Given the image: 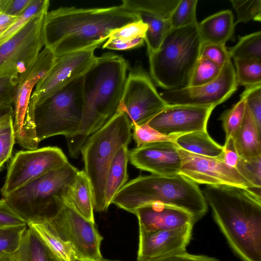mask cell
<instances>
[{
    "label": "cell",
    "mask_w": 261,
    "mask_h": 261,
    "mask_svg": "<svg viewBox=\"0 0 261 261\" xmlns=\"http://www.w3.org/2000/svg\"><path fill=\"white\" fill-rule=\"evenodd\" d=\"M61 200L86 219L95 222L93 191L90 180L84 170L77 172L65 190Z\"/></svg>",
    "instance_id": "44dd1931"
},
{
    "label": "cell",
    "mask_w": 261,
    "mask_h": 261,
    "mask_svg": "<svg viewBox=\"0 0 261 261\" xmlns=\"http://www.w3.org/2000/svg\"><path fill=\"white\" fill-rule=\"evenodd\" d=\"M129 151L128 145L122 147L116 153L109 167L106 176L104 192L106 211L112 204L116 194L127 181Z\"/></svg>",
    "instance_id": "d4e9b609"
},
{
    "label": "cell",
    "mask_w": 261,
    "mask_h": 261,
    "mask_svg": "<svg viewBox=\"0 0 261 261\" xmlns=\"http://www.w3.org/2000/svg\"><path fill=\"white\" fill-rule=\"evenodd\" d=\"M49 6V1L48 0H33L25 11L0 35V45L18 32L34 16L40 12L48 10Z\"/></svg>",
    "instance_id": "1f68e13d"
},
{
    "label": "cell",
    "mask_w": 261,
    "mask_h": 261,
    "mask_svg": "<svg viewBox=\"0 0 261 261\" xmlns=\"http://www.w3.org/2000/svg\"><path fill=\"white\" fill-rule=\"evenodd\" d=\"M246 109L244 98L236 103L231 108L224 112L220 117L226 135V140L234 137L242 123Z\"/></svg>",
    "instance_id": "836d02e7"
},
{
    "label": "cell",
    "mask_w": 261,
    "mask_h": 261,
    "mask_svg": "<svg viewBox=\"0 0 261 261\" xmlns=\"http://www.w3.org/2000/svg\"><path fill=\"white\" fill-rule=\"evenodd\" d=\"M144 38L140 37L129 43H116L108 40L102 45L103 48L116 50H125L138 48L144 44Z\"/></svg>",
    "instance_id": "681fc988"
},
{
    "label": "cell",
    "mask_w": 261,
    "mask_h": 261,
    "mask_svg": "<svg viewBox=\"0 0 261 261\" xmlns=\"http://www.w3.org/2000/svg\"><path fill=\"white\" fill-rule=\"evenodd\" d=\"M222 67L208 59L199 57L188 86H197L214 80L220 74Z\"/></svg>",
    "instance_id": "e575fe53"
},
{
    "label": "cell",
    "mask_w": 261,
    "mask_h": 261,
    "mask_svg": "<svg viewBox=\"0 0 261 261\" xmlns=\"http://www.w3.org/2000/svg\"><path fill=\"white\" fill-rule=\"evenodd\" d=\"M155 202L183 209L197 222L206 214L208 208L197 184L180 174L138 176L122 187L112 204L134 214L138 207Z\"/></svg>",
    "instance_id": "277c9868"
},
{
    "label": "cell",
    "mask_w": 261,
    "mask_h": 261,
    "mask_svg": "<svg viewBox=\"0 0 261 261\" xmlns=\"http://www.w3.org/2000/svg\"><path fill=\"white\" fill-rule=\"evenodd\" d=\"M237 15L234 25L240 22H247L251 20L261 21L260 0H231Z\"/></svg>",
    "instance_id": "f35d334b"
},
{
    "label": "cell",
    "mask_w": 261,
    "mask_h": 261,
    "mask_svg": "<svg viewBox=\"0 0 261 261\" xmlns=\"http://www.w3.org/2000/svg\"><path fill=\"white\" fill-rule=\"evenodd\" d=\"M178 149L174 142L148 144L130 150L129 160L136 168L152 174L177 175L181 166Z\"/></svg>",
    "instance_id": "d6986e66"
},
{
    "label": "cell",
    "mask_w": 261,
    "mask_h": 261,
    "mask_svg": "<svg viewBox=\"0 0 261 261\" xmlns=\"http://www.w3.org/2000/svg\"><path fill=\"white\" fill-rule=\"evenodd\" d=\"M235 68L229 60L214 80L197 86L164 90L160 95L168 105L214 106L228 99L237 90Z\"/></svg>",
    "instance_id": "9a60e30c"
},
{
    "label": "cell",
    "mask_w": 261,
    "mask_h": 261,
    "mask_svg": "<svg viewBox=\"0 0 261 261\" xmlns=\"http://www.w3.org/2000/svg\"><path fill=\"white\" fill-rule=\"evenodd\" d=\"M97 261H120L119 260H112L109 259H106L105 258H103L102 257L99 259Z\"/></svg>",
    "instance_id": "db71d44e"
},
{
    "label": "cell",
    "mask_w": 261,
    "mask_h": 261,
    "mask_svg": "<svg viewBox=\"0 0 261 261\" xmlns=\"http://www.w3.org/2000/svg\"><path fill=\"white\" fill-rule=\"evenodd\" d=\"M27 224L10 207L5 199H0V226H15Z\"/></svg>",
    "instance_id": "f6af8a7d"
},
{
    "label": "cell",
    "mask_w": 261,
    "mask_h": 261,
    "mask_svg": "<svg viewBox=\"0 0 261 261\" xmlns=\"http://www.w3.org/2000/svg\"><path fill=\"white\" fill-rule=\"evenodd\" d=\"M28 226L34 229L60 258L64 261H77L71 244L56 236L43 223L33 224Z\"/></svg>",
    "instance_id": "f1b7e54d"
},
{
    "label": "cell",
    "mask_w": 261,
    "mask_h": 261,
    "mask_svg": "<svg viewBox=\"0 0 261 261\" xmlns=\"http://www.w3.org/2000/svg\"><path fill=\"white\" fill-rule=\"evenodd\" d=\"M147 29V24L139 20L113 30L107 40L116 43H131L139 38H144Z\"/></svg>",
    "instance_id": "8d00e7d4"
},
{
    "label": "cell",
    "mask_w": 261,
    "mask_h": 261,
    "mask_svg": "<svg viewBox=\"0 0 261 261\" xmlns=\"http://www.w3.org/2000/svg\"><path fill=\"white\" fill-rule=\"evenodd\" d=\"M234 26L233 16L229 10L210 15L197 24L202 44L223 45L232 37Z\"/></svg>",
    "instance_id": "7402d4cb"
},
{
    "label": "cell",
    "mask_w": 261,
    "mask_h": 261,
    "mask_svg": "<svg viewBox=\"0 0 261 261\" xmlns=\"http://www.w3.org/2000/svg\"><path fill=\"white\" fill-rule=\"evenodd\" d=\"M15 252L0 253V261H16Z\"/></svg>",
    "instance_id": "f5cc1de1"
},
{
    "label": "cell",
    "mask_w": 261,
    "mask_h": 261,
    "mask_svg": "<svg viewBox=\"0 0 261 261\" xmlns=\"http://www.w3.org/2000/svg\"><path fill=\"white\" fill-rule=\"evenodd\" d=\"M240 97L245 99L247 108L261 130V84L246 87Z\"/></svg>",
    "instance_id": "b9f144b4"
},
{
    "label": "cell",
    "mask_w": 261,
    "mask_h": 261,
    "mask_svg": "<svg viewBox=\"0 0 261 261\" xmlns=\"http://www.w3.org/2000/svg\"><path fill=\"white\" fill-rule=\"evenodd\" d=\"M19 76L17 74L0 76V106L14 105Z\"/></svg>",
    "instance_id": "7bdbcfd3"
},
{
    "label": "cell",
    "mask_w": 261,
    "mask_h": 261,
    "mask_svg": "<svg viewBox=\"0 0 261 261\" xmlns=\"http://www.w3.org/2000/svg\"><path fill=\"white\" fill-rule=\"evenodd\" d=\"M138 14L121 5L106 8L61 7L46 15L44 46L56 57L98 48L111 32L139 20Z\"/></svg>",
    "instance_id": "6da1fadb"
},
{
    "label": "cell",
    "mask_w": 261,
    "mask_h": 261,
    "mask_svg": "<svg viewBox=\"0 0 261 261\" xmlns=\"http://www.w3.org/2000/svg\"><path fill=\"white\" fill-rule=\"evenodd\" d=\"M11 117H14V108L12 105L0 106V122ZM2 171L0 169V172Z\"/></svg>",
    "instance_id": "816d5d0a"
},
{
    "label": "cell",
    "mask_w": 261,
    "mask_h": 261,
    "mask_svg": "<svg viewBox=\"0 0 261 261\" xmlns=\"http://www.w3.org/2000/svg\"><path fill=\"white\" fill-rule=\"evenodd\" d=\"M167 106L150 77L141 68L129 73L117 111L125 115L131 129L135 125L148 122Z\"/></svg>",
    "instance_id": "7c38bea8"
},
{
    "label": "cell",
    "mask_w": 261,
    "mask_h": 261,
    "mask_svg": "<svg viewBox=\"0 0 261 261\" xmlns=\"http://www.w3.org/2000/svg\"><path fill=\"white\" fill-rule=\"evenodd\" d=\"M194 225L170 230H139L138 260L163 258L186 251L192 237Z\"/></svg>",
    "instance_id": "ac0fdd59"
},
{
    "label": "cell",
    "mask_w": 261,
    "mask_h": 261,
    "mask_svg": "<svg viewBox=\"0 0 261 261\" xmlns=\"http://www.w3.org/2000/svg\"><path fill=\"white\" fill-rule=\"evenodd\" d=\"M179 0H123L121 6L134 12H144L168 19Z\"/></svg>",
    "instance_id": "83f0119b"
},
{
    "label": "cell",
    "mask_w": 261,
    "mask_h": 261,
    "mask_svg": "<svg viewBox=\"0 0 261 261\" xmlns=\"http://www.w3.org/2000/svg\"><path fill=\"white\" fill-rule=\"evenodd\" d=\"M134 214L138 218L139 230L147 231L174 229L197 222L186 211L158 202L140 206Z\"/></svg>",
    "instance_id": "ffe728a7"
},
{
    "label": "cell",
    "mask_w": 261,
    "mask_h": 261,
    "mask_svg": "<svg viewBox=\"0 0 261 261\" xmlns=\"http://www.w3.org/2000/svg\"><path fill=\"white\" fill-rule=\"evenodd\" d=\"M181 166L179 174L194 182L227 185L253 190L255 188L236 168L218 158L199 155L179 148Z\"/></svg>",
    "instance_id": "2e32d148"
},
{
    "label": "cell",
    "mask_w": 261,
    "mask_h": 261,
    "mask_svg": "<svg viewBox=\"0 0 261 261\" xmlns=\"http://www.w3.org/2000/svg\"><path fill=\"white\" fill-rule=\"evenodd\" d=\"M56 59L48 48L43 49L35 62L19 76L14 102V129L15 142L27 150L38 148L33 120L29 115V105L33 89L51 68Z\"/></svg>",
    "instance_id": "9c48e42d"
},
{
    "label": "cell",
    "mask_w": 261,
    "mask_h": 261,
    "mask_svg": "<svg viewBox=\"0 0 261 261\" xmlns=\"http://www.w3.org/2000/svg\"><path fill=\"white\" fill-rule=\"evenodd\" d=\"M68 163L64 153L56 146L18 151L9 164L1 194L5 197L30 181Z\"/></svg>",
    "instance_id": "4fadbf2b"
},
{
    "label": "cell",
    "mask_w": 261,
    "mask_h": 261,
    "mask_svg": "<svg viewBox=\"0 0 261 261\" xmlns=\"http://www.w3.org/2000/svg\"><path fill=\"white\" fill-rule=\"evenodd\" d=\"M223 148V152L218 158L229 166L236 168L240 157L236 150L233 139L230 138L226 140Z\"/></svg>",
    "instance_id": "c3c4849f"
},
{
    "label": "cell",
    "mask_w": 261,
    "mask_h": 261,
    "mask_svg": "<svg viewBox=\"0 0 261 261\" xmlns=\"http://www.w3.org/2000/svg\"><path fill=\"white\" fill-rule=\"evenodd\" d=\"M43 224L56 236L71 244L77 261H97L102 257L100 245L103 238L95 222L71 208L63 204L58 213Z\"/></svg>",
    "instance_id": "30bf717a"
},
{
    "label": "cell",
    "mask_w": 261,
    "mask_h": 261,
    "mask_svg": "<svg viewBox=\"0 0 261 261\" xmlns=\"http://www.w3.org/2000/svg\"><path fill=\"white\" fill-rule=\"evenodd\" d=\"M200 57L208 59L221 67L231 60L225 45L215 43L202 44Z\"/></svg>",
    "instance_id": "ee69618b"
},
{
    "label": "cell",
    "mask_w": 261,
    "mask_h": 261,
    "mask_svg": "<svg viewBox=\"0 0 261 261\" xmlns=\"http://www.w3.org/2000/svg\"><path fill=\"white\" fill-rule=\"evenodd\" d=\"M175 143L179 148L202 156L219 158L223 146L215 142L207 131L192 132L177 136Z\"/></svg>",
    "instance_id": "484cf974"
},
{
    "label": "cell",
    "mask_w": 261,
    "mask_h": 261,
    "mask_svg": "<svg viewBox=\"0 0 261 261\" xmlns=\"http://www.w3.org/2000/svg\"><path fill=\"white\" fill-rule=\"evenodd\" d=\"M202 193L236 255L242 261H261L260 196L227 185H206Z\"/></svg>",
    "instance_id": "7a4b0ae2"
},
{
    "label": "cell",
    "mask_w": 261,
    "mask_h": 261,
    "mask_svg": "<svg viewBox=\"0 0 261 261\" xmlns=\"http://www.w3.org/2000/svg\"><path fill=\"white\" fill-rule=\"evenodd\" d=\"M232 139L240 158L261 155V130L258 128L246 105L241 125Z\"/></svg>",
    "instance_id": "603a6c76"
},
{
    "label": "cell",
    "mask_w": 261,
    "mask_h": 261,
    "mask_svg": "<svg viewBox=\"0 0 261 261\" xmlns=\"http://www.w3.org/2000/svg\"><path fill=\"white\" fill-rule=\"evenodd\" d=\"M14 117L0 122V169L11 157L15 142Z\"/></svg>",
    "instance_id": "d590c367"
},
{
    "label": "cell",
    "mask_w": 261,
    "mask_h": 261,
    "mask_svg": "<svg viewBox=\"0 0 261 261\" xmlns=\"http://www.w3.org/2000/svg\"><path fill=\"white\" fill-rule=\"evenodd\" d=\"M1 227H2V226H0V228H1Z\"/></svg>",
    "instance_id": "11a10c76"
},
{
    "label": "cell",
    "mask_w": 261,
    "mask_h": 261,
    "mask_svg": "<svg viewBox=\"0 0 261 261\" xmlns=\"http://www.w3.org/2000/svg\"><path fill=\"white\" fill-rule=\"evenodd\" d=\"M238 86L246 87L261 84V60L235 59Z\"/></svg>",
    "instance_id": "4dcf8cb0"
},
{
    "label": "cell",
    "mask_w": 261,
    "mask_h": 261,
    "mask_svg": "<svg viewBox=\"0 0 261 261\" xmlns=\"http://www.w3.org/2000/svg\"><path fill=\"white\" fill-rule=\"evenodd\" d=\"M79 170L69 162L30 181L3 197L27 225L43 223L63 205L61 196Z\"/></svg>",
    "instance_id": "8992f818"
},
{
    "label": "cell",
    "mask_w": 261,
    "mask_h": 261,
    "mask_svg": "<svg viewBox=\"0 0 261 261\" xmlns=\"http://www.w3.org/2000/svg\"><path fill=\"white\" fill-rule=\"evenodd\" d=\"M236 168L255 188L261 189V155L240 158Z\"/></svg>",
    "instance_id": "60d3db41"
},
{
    "label": "cell",
    "mask_w": 261,
    "mask_h": 261,
    "mask_svg": "<svg viewBox=\"0 0 261 261\" xmlns=\"http://www.w3.org/2000/svg\"><path fill=\"white\" fill-rule=\"evenodd\" d=\"M136 13V12H135ZM140 19L147 25L144 36L148 54L156 51L171 29L168 19L144 12H136Z\"/></svg>",
    "instance_id": "4316f807"
},
{
    "label": "cell",
    "mask_w": 261,
    "mask_h": 261,
    "mask_svg": "<svg viewBox=\"0 0 261 261\" xmlns=\"http://www.w3.org/2000/svg\"><path fill=\"white\" fill-rule=\"evenodd\" d=\"M197 0H179L168 19L171 28L184 27L197 21Z\"/></svg>",
    "instance_id": "d6a6232c"
},
{
    "label": "cell",
    "mask_w": 261,
    "mask_h": 261,
    "mask_svg": "<svg viewBox=\"0 0 261 261\" xmlns=\"http://www.w3.org/2000/svg\"><path fill=\"white\" fill-rule=\"evenodd\" d=\"M197 24L171 28L159 48L148 54L150 76L164 90L189 86L202 45Z\"/></svg>",
    "instance_id": "5b68a950"
},
{
    "label": "cell",
    "mask_w": 261,
    "mask_h": 261,
    "mask_svg": "<svg viewBox=\"0 0 261 261\" xmlns=\"http://www.w3.org/2000/svg\"><path fill=\"white\" fill-rule=\"evenodd\" d=\"M127 64L120 56L105 54L83 75V109L74 135L66 138L69 154L77 158L88 137L117 111L126 80Z\"/></svg>",
    "instance_id": "3957f363"
},
{
    "label": "cell",
    "mask_w": 261,
    "mask_h": 261,
    "mask_svg": "<svg viewBox=\"0 0 261 261\" xmlns=\"http://www.w3.org/2000/svg\"><path fill=\"white\" fill-rule=\"evenodd\" d=\"M230 58L235 59L261 60V32L239 37L238 43L228 48Z\"/></svg>",
    "instance_id": "f546056e"
},
{
    "label": "cell",
    "mask_w": 261,
    "mask_h": 261,
    "mask_svg": "<svg viewBox=\"0 0 261 261\" xmlns=\"http://www.w3.org/2000/svg\"><path fill=\"white\" fill-rule=\"evenodd\" d=\"M83 75L35 107L34 121L39 143L57 135L70 138L77 132L83 109Z\"/></svg>",
    "instance_id": "ba28073f"
},
{
    "label": "cell",
    "mask_w": 261,
    "mask_h": 261,
    "mask_svg": "<svg viewBox=\"0 0 261 261\" xmlns=\"http://www.w3.org/2000/svg\"><path fill=\"white\" fill-rule=\"evenodd\" d=\"M96 48L93 47L56 57L51 68L38 82L32 94L28 111L33 121L35 107L83 75L95 60L94 51Z\"/></svg>",
    "instance_id": "5bb4252c"
},
{
    "label": "cell",
    "mask_w": 261,
    "mask_h": 261,
    "mask_svg": "<svg viewBox=\"0 0 261 261\" xmlns=\"http://www.w3.org/2000/svg\"><path fill=\"white\" fill-rule=\"evenodd\" d=\"M27 225L0 228V253H14L18 248Z\"/></svg>",
    "instance_id": "ab89813d"
},
{
    "label": "cell",
    "mask_w": 261,
    "mask_h": 261,
    "mask_svg": "<svg viewBox=\"0 0 261 261\" xmlns=\"http://www.w3.org/2000/svg\"><path fill=\"white\" fill-rule=\"evenodd\" d=\"M48 10L40 12L10 39L0 45V76L21 75L44 46L43 25Z\"/></svg>",
    "instance_id": "8fae6325"
},
{
    "label": "cell",
    "mask_w": 261,
    "mask_h": 261,
    "mask_svg": "<svg viewBox=\"0 0 261 261\" xmlns=\"http://www.w3.org/2000/svg\"><path fill=\"white\" fill-rule=\"evenodd\" d=\"M131 129L125 115L117 111L88 137L82 147L84 171L90 180L93 191L94 211L106 212L104 202L106 176L117 152L130 143Z\"/></svg>",
    "instance_id": "52a82bcc"
},
{
    "label": "cell",
    "mask_w": 261,
    "mask_h": 261,
    "mask_svg": "<svg viewBox=\"0 0 261 261\" xmlns=\"http://www.w3.org/2000/svg\"><path fill=\"white\" fill-rule=\"evenodd\" d=\"M17 17L0 12V35L12 25Z\"/></svg>",
    "instance_id": "f907efd6"
},
{
    "label": "cell",
    "mask_w": 261,
    "mask_h": 261,
    "mask_svg": "<svg viewBox=\"0 0 261 261\" xmlns=\"http://www.w3.org/2000/svg\"><path fill=\"white\" fill-rule=\"evenodd\" d=\"M33 0H0V12L18 17L28 7Z\"/></svg>",
    "instance_id": "bcb514c9"
},
{
    "label": "cell",
    "mask_w": 261,
    "mask_h": 261,
    "mask_svg": "<svg viewBox=\"0 0 261 261\" xmlns=\"http://www.w3.org/2000/svg\"><path fill=\"white\" fill-rule=\"evenodd\" d=\"M132 129V137L137 144V147L160 142H175V140L177 137L164 135L151 127L148 122L142 125H135Z\"/></svg>",
    "instance_id": "74e56055"
},
{
    "label": "cell",
    "mask_w": 261,
    "mask_h": 261,
    "mask_svg": "<svg viewBox=\"0 0 261 261\" xmlns=\"http://www.w3.org/2000/svg\"><path fill=\"white\" fill-rule=\"evenodd\" d=\"M214 106L168 105L154 116L148 124L161 133L178 136L207 131V124Z\"/></svg>",
    "instance_id": "e0dca14e"
},
{
    "label": "cell",
    "mask_w": 261,
    "mask_h": 261,
    "mask_svg": "<svg viewBox=\"0 0 261 261\" xmlns=\"http://www.w3.org/2000/svg\"><path fill=\"white\" fill-rule=\"evenodd\" d=\"M15 254L16 261H64L55 254L34 229L28 226Z\"/></svg>",
    "instance_id": "cb8c5ba5"
},
{
    "label": "cell",
    "mask_w": 261,
    "mask_h": 261,
    "mask_svg": "<svg viewBox=\"0 0 261 261\" xmlns=\"http://www.w3.org/2000/svg\"><path fill=\"white\" fill-rule=\"evenodd\" d=\"M136 261H220L218 259L204 255L189 253L187 251L167 257L146 260Z\"/></svg>",
    "instance_id": "7dc6e473"
}]
</instances>
